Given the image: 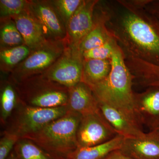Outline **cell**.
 <instances>
[{
    "label": "cell",
    "mask_w": 159,
    "mask_h": 159,
    "mask_svg": "<svg viewBox=\"0 0 159 159\" xmlns=\"http://www.w3.org/2000/svg\"><path fill=\"white\" fill-rule=\"evenodd\" d=\"M110 59L111 67L108 76L91 89L98 102L119 110L142 128V122L135 107V94L132 89L131 75L118 48H114Z\"/></svg>",
    "instance_id": "cell-1"
},
{
    "label": "cell",
    "mask_w": 159,
    "mask_h": 159,
    "mask_svg": "<svg viewBox=\"0 0 159 159\" xmlns=\"http://www.w3.org/2000/svg\"><path fill=\"white\" fill-rule=\"evenodd\" d=\"M82 116L69 111L34 133L25 137L58 159H67L78 148L77 133Z\"/></svg>",
    "instance_id": "cell-2"
},
{
    "label": "cell",
    "mask_w": 159,
    "mask_h": 159,
    "mask_svg": "<svg viewBox=\"0 0 159 159\" xmlns=\"http://www.w3.org/2000/svg\"><path fill=\"white\" fill-rule=\"evenodd\" d=\"M13 83L20 100L25 105L41 108L67 105L70 89L47 79L41 74Z\"/></svg>",
    "instance_id": "cell-3"
},
{
    "label": "cell",
    "mask_w": 159,
    "mask_h": 159,
    "mask_svg": "<svg viewBox=\"0 0 159 159\" xmlns=\"http://www.w3.org/2000/svg\"><path fill=\"white\" fill-rule=\"evenodd\" d=\"M68 111L67 106L41 108L25 105L20 101L4 125V132L24 138L64 116Z\"/></svg>",
    "instance_id": "cell-4"
},
{
    "label": "cell",
    "mask_w": 159,
    "mask_h": 159,
    "mask_svg": "<svg viewBox=\"0 0 159 159\" xmlns=\"http://www.w3.org/2000/svg\"><path fill=\"white\" fill-rule=\"evenodd\" d=\"M68 45L67 39L46 41L31 50L29 56L9 74L8 79L15 83L43 74L62 55Z\"/></svg>",
    "instance_id": "cell-5"
},
{
    "label": "cell",
    "mask_w": 159,
    "mask_h": 159,
    "mask_svg": "<svg viewBox=\"0 0 159 159\" xmlns=\"http://www.w3.org/2000/svg\"><path fill=\"white\" fill-rule=\"evenodd\" d=\"M83 62L82 54L78 47L68 43L62 55L41 75L70 89L82 81Z\"/></svg>",
    "instance_id": "cell-6"
},
{
    "label": "cell",
    "mask_w": 159,
    "mask_h": 159,
    "mask_svg": "<svg viewBox=\"0 0 159 159\" xmlns=\"http://www.w3.org/2000/svg\"><path fill=\"white\" fill-rule=\"evenodd\" d=\"M118 135L99 110L95 113L82 116L77 133L78 148L100 145Z\"/></svg>",
    "instance_id": "cell-7"
},
{
    "label": "cell",
    "mask_w": 159,
    "mask_h": 159,
    "mask_svg": "<svg viewBox=\"0 0 159 159\" xmlns=\"http://www.w3.org/2000/svg\"><path fill=\"white\" fill-rule=\"evenodd\" d=\"M28 9L42 28L48 40L66 39V29L51 1H29Z\"/></svg>",
    "instance_id": "cell-8"
},
{
    "label": "cell",
    "mask_w": 159,
    "mask_h": 159,
    "mask_svg": "<svg viewBox=\"0 0 159 159\" xmlns=\"http://www.w3.org/2000/svg\"><path fill=\"white\" fill-rule=\"evenodd\" d=\"M123 25L131 39L145 51L159 54V36L145 20L129 13L123 20Z\"/></svg>",
    "instance_id": "cell-9"
},
{
    "label": "cell",
    "mask_w": 159,
    "mask_h": 159,
    "mask_svg": "<svg viewBox=\"0 0 159 159\" xmlns=\"http://www.w3.org/2000/svg\"><path fill=\"white\" fill-rule=\"evenodd\" d=\"M119 150L132 159H159V131L151 130L143 137L125 138Z\"/></svg>",
    "instance_id": "cell-10"
},
{
    "label": "cell",
    "mask_w": 159,
    "mask_h": 159,
    "mask_svg": "<svg viewBox=\"0 0 159 159\" xmlns=\"http://www.w3.org/2000/svg\"><path fill=\"white\" fill-rule=\"evenodd\" d=\"M94 2L82 1L66 25L68 42L77 46L93 28V11Z\"/></svg>",
    "instance_id": "cell-11"
},
{
    "label": "cell",
    "mask_w": 159,
    "mask_h": 159,
    "mask_svg": "<svg viewBox=\"0 0 159 159\" xmlns=\"http://www.w3.org/2000/svg\"><path fill=\"white\" fill-rule=\"evenodd\" d=\"M136 111L142 125L150 131L159 125V88L150 90L140 95L135 94Z\"/></svg>",
    "instance_id": "cell-12"
},
{
    "label": "cell",
    "mask_w": 159,
    "mask_h": 159,
    "mask_svg": "<svg viewBox=\"0 0 159 159\" xmlns=\"http://www.w3.org/2000/svg\"><path fill=\"white\" fill-rule=\"evenodd\" d=\"M68 108L82 116L99 111L98 102L89 86L81 81L70 89Z\"/></svg>",
    "instance_id": "cell-13"
},
{
    "label": "cell",
    "mask_w": 159,
    "mask_h": 159,
    "mask_svg": "<svg viewBox=\"0 0 159 159\" xmlns=\"http://www.w3.org/2000/svg\"><path fill=\"white\" fill-rule=\"evenodd\" d=\"M98 102L102 116L118 134L125 138H139L145 135L142 129L132 122L122 112L103 102Z\"/></svg>",
    "instance_id": "cell-14"
},
{
    "label": "cell",
    "mask_w": 159,
    "mask_h": 159,
    "mask_svg": "<svg viewBox=\"0 0 159 159\" xmlns=\"http://www.w3.org/2000/svg\"><path fill=\"white\" fill-rule=\"evenodd\" d=\"M21 34L25 44L31 50L42 45L46 41L42 28L29 9L11 18Z\"/></svg>",
    "instance_id": "cell-15"
},
{
    "label": "cell",
    "mask_w": 159,
    "mask_h": 159,
    "mask_svg": "<svg viewBox=\"0 0 159 159\" xmlns=\"http://www.w3.org/2000/svg\"><path fill=\"white\" fill-rule=\"evenodd\" d=\"M124 137L118 135L108 142L91 147L78 148L70 155L67 159H102L109 154L119 150Z\"/></svg>",
    "instance_id": "cell-16"
},
{
    "label": "cell",
    "mask_w": 159,
    "mask_h": 159,
    "mask_svg": "<svg viewBox=\"0 0 159 159\" xmlns=\"http://www.w3.org/2000/svg\"><path fill=\"white\" fill-rule=\"evenodd\" d=\"M20 100L14 84L7 79L2 80L0 91V120L5 125Z\"/></svg>",
    "instance_id": "cell-17"
},
{
    "label": "cell",
    "mask_w": 159,
    "mask_h": 159,
    "mask_svg": "<svg viewBox=\"0 0 159 159\" xmlns=\"http://www.w3.org/2000/svg\"><path fill=\"white\" fill-rule=\"evenodd\" d=\"M111 67L108 59H84L81 81L92 87L107 78Z\"/></svg>",
    "instance_id": "cell-18"
},
{
    "label": "cell",
    "mask_w": 159,
    "mask_h": 159,
    "mask_svg": "<svg viewBox=\"0 0 159 159\" xmlns=\"http://www.w3.org/2000/svg\"><path fill=\"white\" fill-rule=\"evenodd\" d=\"M31 51V49L25 45L1 49V71L9 74L29 56Z\"/></svg>",
    "instance_id": "cell-19"
},
{
    "label": "cell",
    "mask_w": 159,
    "mask_h": 159,
    "mask_svg": "<svg viewBox=\"0 0 159 159\" xmlns=\"http://www.w3.org/2000/svg\"><path fill=\"white\" fill-rule=\"evenodd\" d=\"M13 150L17 159H58L25 138L19 139Z\"/></svg>",
    "instance_id": "cell-20"
},
{
    "label": "cell",
    "mask_w": 159,
    "mask_h": 159,
    "mask_svg": "<svg viewBox=\"0 0 159 159\" xmlns=\"http://www.w3.org/2000/svg\"><path fill=\"white\" fill-rule=\"evenodd\" d=\"M1 49L25 45L21 34L11 18L1 19Z\"/></svg>",
    "instance_id": "cell-21"
},
{
    "label": "cell",
    "mask_w": 159,
    "mask_h": 159,
    "mask_svg": "<svg viewBox=\"0 0 159 159\" xmlns=\"http://www.w3.org/2000/svg\"><path fill=\"white\" fill-rule=\"evenodd\" d=\"M29 1L25 0H1V19L11 18L18 15L28 9Z\"/></svg>",
    "instance_id": "cell-22"
},
{
    "label": "cell",
    "mask_w": 159,
    "mask_h": 159,
    "mask_svg": "<svg viewBox=\"0 0 159 159\" xmlns=\"http://www.w3.org/2000/svg\"><path fill=\"white\" fill-rule=\"evenodd\" d=\"M106 42L102 29L99 26H93L92 30L79 44L78 48L82 54L86 51L102 46Z\"/></svg>",
    "instance_id": "cell-23"
},
{
    "label": "cell",
    "mask_w": 159,
    "mask_h": 159,
    "mask_svg": "<svg viewBox=\"0 0 159 159\" xmlns=\"http://www.w3.org/2000/svg\"><path fill=\"white\" fill-rule=\"evenodd\" d=\"M81 0H54L53 6L64 23L66 27L68 22L79 8Z\"/></svg>",
    "instance_id": "cell-24"
},
{
    "label": "cell",
    "mask_w": 159,
    "mask_h": 159,
    "mask_svg": "<svg viewBox=\"0 0 159 159\" xmlns=\"http://www.w3.org/2000/svg\"><path fill=\"white\" fill-rule=\"evenodd\" d=\"M114 48L111 43L107 41L105 43L82 53L84 59L106 60L111 58Z\"/></svg>",
    "instance_id": "cell-25"
},
{
    "label": "cell",
    "mask_w": 159,
    "mask_h": 159,
    "mask_svg": "<svg viewBox=\"0 0 159 159\" xmlns=\"http://www.w3.org/2000/svg\"><path fill=\"white\" fill-rule=\"evenodd\" d=\"M19 139L16 135L3 131L0 139V159L8 157Z\"/></svg>",
    "instance_id": "cell-26"
},
{
    "label": "cell",
    "mask_w": 159,
    "mask_h": 159,
    "mask_svg": "<svg viewBox=\"0 0 159 159\" xmlns=\"http://www.w3.org/2000/svg\"><path fill=\"white\" fill-rule=\"evenodd\" d=\"M102 159H132L129 157L124 155L120 152L119 150L115 151L109 154L105 157Z\"/></svg>",
    "instance_id": "cell-27"
},
{
    "label": "cell",
    "mask_w": 159,
    "mask_h": 159,
    "mask_svg": "<svg viewBox=\"0 0 159 159\" xmlns=\"http://www.w3.org/2000/svg\"><path fill=\"white\" fill-rule=\"evenodd\" d=\"M6 159H17V157H16V154L14 150L11 152V153L9 154V156Z\"/></svg>",
    "instance_id": "cell-28"
},
{
    "label": "cell",
    "mask_w": 159,
    "mask_h": 159,
    "mask_svg": "<svg viewBox=\"0 0 159 159\" xmlns=\"http://www.w3.org/2000/svg\"><path fill=\"white\" fill-rule=\"evenodd\" d=\"M154 85L156 86H159V74L157 75V77L155 80Z\"/></svg>",
    "instance_id": "cell-29"
},
{
    "label": "cell",
    "mask_w": 159,
    "mask_h": 159,
    "mask_svg": "<svg viewBox=\"0 0 159 159\" xmlns=\"http://www.w3.org/2000/svg\"><path fill=\"white\" fill-rule=\"evenodd\" d=\"M155 130H157L159 131V125L158 126V127H157V128L156 129H155Z\"/></svg>",
    "instance_id": "cell-30"
}]
</instances>
